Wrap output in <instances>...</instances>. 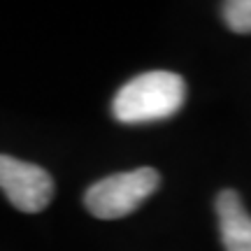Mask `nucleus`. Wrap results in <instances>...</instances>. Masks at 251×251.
<instances>
[{"label":"nucleus","mask_w":251,"mask_h":251,"mask_svg":"<svg viewBox=\"0 0 251 251\" xmlns=\"http://www.w3.org/2000/svg\"><path fill=\"white\" fill-rule=\"evenodd\" d=\"M224 19L235 33H251V0H230L224 5Z\"/></svg>","instance_id":"5"},{"label":"nucleus","mask_w":251,"mask_h":251,"mask_svg":"<svg viewBox=\"0 0 251 251\" xmlns=\"http://www.w3.org/2000/svg\"><path fill=\"white\" fill-rule=\"evenodd\" d=\"M186 84L177 72H142L124 84L112 100V114L121 124H149L175 117L184 105Z\"/></svg>","instance_id":"1"},{"label":"nucleus","mask_w":251,"mask_h":251,"mask_svg":"<svg viewBox=\"0 0 251 251\" xmlns=\"http://www.w3.org/2000/svg\"><path fill=\"white\" fill-rule=\"evenodd\" d=\"M0 188L9 202L26 214L42 212L54 198V179L45 168L5 153H0Z\"/></svg>","instance_id":"3"},{"label":"nucleus","mask_w":251,"mask_h":251,"mask_svg":"<svg viewBox=\"0 0 251 251\" xmlns=\"http://www.w3.org/2000/svg\"><path fill=\"white\" fill-rule=\"evenodd\" d=\"M219 230L226 251H251V214L235 191H221L216 198Z\"/></svg>","instance_id":"4"},{"label":"nucleus","mask_w":251,"mask_h":251,"mask_svg":"<svg viewBox=\"0 0 251 251\" xmlns=\"http://www.w3.org/2000/svg\"><path fill=\"white\" fill-rule=\"evenodd\" d=\"M161 184V175L153 168H137L130 172L109 175L96 181L84 193V205L96 219H124L135 212Z\"/></svg>","instance_id":"2"}]
</instances>
